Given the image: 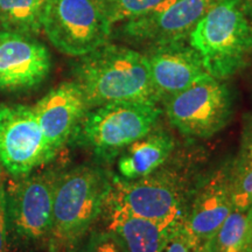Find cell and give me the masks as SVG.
<instances>
[{"mask_svg": "<svg viewBox=\"0 0 252 252\" xmlns=\"http://www.w3.org/2000/svg\"><path fill=\"white\" fill-rule=\"evenodd\" d=\"M32 108L47 141L56 153L72 140L90 110L83 91L75 81L63 82Z\"/></svg>", "mask_w": 252, "mask_h": 252, "instance_id": "obj_12", "label": "cell"}, {"mask_svg": "<svg viewBox=\"0 0 252 252\" xmlns=\"http://www.w3.org/2000/svg\"><path fill=\"white\" fill-rule=\"evenodd\" d=\"M251 250H252V243H251Z\"/></svg>", "mask_w": 252, "mask_h": 252, "instance_id": "obj_29", "label": "cell"}, {"mask_svg": "<svg viewBox=\"0 0 252 252\" xmlns=\"http://www.w3.org/2000/svg\"><path fill=\"white\" fill-rule=\"evenodd\" d=\"M231 198L236 209L252 206V171L231 175Z\"/></svg>", "mask_w": 252, "mask_h": 252, "instance_id": "obj_21", "label": "cell"}, {"mask_svg": "<svg viewBox=\"0 0 252 252\" xmlns=\"http://www.w3.org/2000/svg\"><path fill=\"white\" fill-rule=\"evenodd\" d=\"M210 76L224 81L247 67L252 56V21L242 0H216L189 35Z\"/></svg>", "mask_w": 252, "mask_h": 252, "instance_id": "obj_3", "label": "cell"}, {"mask_svg": "<svg viewBox=\"0 0 252 252\" xmlns=\"http://www.w3.org/2000/svg\"><path fill=\"white\" fill-rule=\"evenodd\" d=\"M197 250L198 248L195 247L181 222L172 231L171 237L161 252H197Z\"/></svg>", "mask_w": 252, "mask_h": 252, "instance_id": "obj_23", "label": "cell"}, {"mask_svg": "<svg viewBox=\"0 0 252 252\" xmlns=\"http://www.w3.org/2000/svg\"><path fill=\"white\" fill-rule=\"evenodd\" d=\"M232 209L230 163L203 182L182 222L195 247L200 248L213 239Z\"/></svg>", "mask_w": 252, "mask_h": 252, "instance_id": "obj_14", "label": "cell"}, {"mask_svg": "<svg viewBox=\"0 0 252 252\" xmlns=\"http://www.w3.org/2000/svg\"><path fill=\"white\" fill-rule=\"evenodd\" d=\"M216 0H162L125 21V35L152 46L186 40Z\"/></svg>", "mask_w": 252, "mask_h": 252, "instance_id": "obj_10", "label": "cell"}, {"mask_svg": "<svg viewBox=\"0 0 252 252\" xmlns=\"http://www.w3.org/2000/svg\"><path fill=\"white\" fill-rule=\"evenodd\" d=\"M74 75L90 109L123 100L159 103L146 55L127 47L106 42L81 56Z\"/></svg>", "mask_w": 252, "mask_h": 252, "instance_id": "obj_1", "label": "cell"}, {"mask_svg": "<svg viewBox=\"0 0 252 252\" xmlns=\"http://www.w3.org/2000/svg\"><path fill=\"white\" fill-rule=\"evenodd\" d=\"M112 25L131 20L162 0H96Z\"/></svg>", "mask_w": 252, "mask_h": 252, "instance_id": "obj_19", "label": "cell"}, {"mask_svg": "<svg viewBox=\"0 0 252 252\" xmlns=\"http://www.w3.org/2000/svg\"><path fill=\"white\" fill-rule=\"evenodd\" d=\"M197 252H220V251L217 250L215 244H214L213 239H210V241H208L207 243L201 245V247L198 248Z\"/></svg>", "mask_w": 252, "mask_h": 252, "instance_id": "obj_25", "label": "cell"}, {"mask_svg": "<svg viewBox=\"0 0 252 252\" xmlns=\"http://www.w3.org/2000/svg\"><path fill=\"white\" fill-rule=\"evenodd\" d=\"M220 252H247L252 243V206L234 209L213 238Z\"/></svg>", "mask_w": 252, "mask_h": 252, "instance_id": "obj_18", "label": "cell"}, {"mask_svg": "<svg viewBox=\"0 0 252 252\" xmlns=\"http://www.w3.org/2000/svg\"><path fill=\"white\" fill-rule=\"evenodd\" d=\"M52 58L35 36L0 31V90L25 91L48 77Z\"/></svg>", "mask_w": 252, "mask_h": 252, "instance_id": "obj_11", "label": "cell"}, {"mask_svg": "<svg viewBox=\"0 0 252 252\" xmlns=\"http://www.w3.org/2000/svg\"><path fill=\"white\" fill-rule=\"evenodd\" d=\"M111 180L103 168L80 165L61 172L56 182L49 250L74 248L105 209Z\"/></svg>", "mask_w": 252, "mask_h": 252, "instance_id": "obj_2", "label": "cell"}, {"mask_svg": "<svg viewBox=\"0 0 252 252\" xmlns=\"http://www.w3.org/2000/svg\"><path fill=\"white\" fill-rule=\"evenodd\" d=\"M55 156L32 106H0V165L6 172L27 175Z\"/></svg>", "mask_w": 252, "mask_h": 252, "instance_id": "obj_9", "label": "cell"}, {"mask_svg": "<svg viewBox=\"0 0 252 252\" xmlns=\"http://www.w3.org/2000/svg\"><path fill=\"white\" fill-rule=\"evenodd\" d=\"M249 171H252V113L244 119L237 157L231 162V175L243 174Z\"/></svg>", "mask_w": 252, "mask_h": 252, "instance_id": "obj_20", "label": "cell"}, {"mask_svg": "<svg viewBox=\"0 0 252 252\" xmlns=\"http://www.w3.org/2000/svg\"><path fill=\"white\" fill-rule=\"evenodd\" d=\"M169 123L186 137L210 138L229 124L234 112L231 91L207 75L163 100Z\"/></svg>", "mask_w": 252, "mask_h": 252, "instance_id": "obj_7", "label": "cell"}, {"mask_svg": "<svg viewBox=\"0 0 252 252\" xmlns=\"http://www.w3.org/2000/svg\"><path fill=\"white\" fill-rule=\"evenodd\" d=\"M161 115L158 103L123 100L90 109L71 141L103 160H112L146 135Z\"/></svg>", "mask_w": 252, "mask_h": 252, "instance_id": "obj_4", "label": "cell"}, {"mask_svg": "<svg viewBox=\"0 0 252 252\" xmlns=\"http://www.w3.org/2000/svg\"><path fill=\"white\" fill-rule=\"evenodd\" d=\"M152 47L146 58L159 102L209 75L197 50L186 40Z\"/></svg>", "mask_w": 252, "mask_h": 252, "instance_id": "obj_13", "label": "cell"}, {"mask_svg": "<svg viewBox=\"0 0 252 252\" xmlns=\"http://www.w3.org/2000/svg\"><path fill=\"white\" fill-rule=\"evenodd\" d=\"M2 167H1V165H0V186H1L2 184H4V182H2V180H1V174H2Z\"/></svg>", "mask_w": 252, "mask_h": 252, "instance_id": "obj_27", "label": "cell"}, {"mask_svg": "<svg viewBox=\"0 0 252 252\" xmlns=\"http://www.w3.org/2000/svg\"><path fill=\"white\" fill-rule=\"evenodd\" d=\"M242 5L249 19L252 21V0H242Z\"/></svg>", "mask_w": 252, "mask_h": 252, "instance_id": "obj_26", "label": "cell"}, {"mask_svg": "<svg viewBox=\"0 0 252 252\" xmlns=\"http://www.w3.org/2000/svg\"><path fill=\"white\" fill-rule=\"evenodd\" d=\"M173 150L174 139L168 132L152 130L119 154V175L125 180H135L152 174L165 163Z\"/></svg>", "mask_w": 252, "mask_h": 252, "instance_id": "obj_16", "label": "cell"}, {"mask_svg": "<svg viewBox=\"0 0 252 252\" xmlns=\"http://www.w3.org/2000/svg\"><path fill=\"white\" fill-rule=\"evenodd\" d=\"M48 0H0V28L36 36Z\"/></svg>", "mask_w": 252, "mask_h": 252, "instance_id": "obj_17", "label": "cell"}, {"mask_svg": "<svg viewBox=\"0 0 252 252\" xmlns=\"http://www.w3.org/2000/svg\"><path fill=\"white\" fill-rule=\"evenodd\" d=\"M105 208L109 210L108 230L118 238L123 252H161L178 225L154 222L115 207Z\"/></svg>", "mask_w": 252, "mask_h": 252, "instance_id": "obj_15", "label": "cell"}, {"mask_svg": "<svg viewBox=\"0 0 252 252\" xmlns=\"http://www.w3.org/2000/svg\"><path fill=\"white\" fill-rule=\"evenodd\" d=\"M106 207L166 225L179 224L185 220L184 189L174 176L168 174L152 173L135 180L115 176Z\"/></svg>", "mask_w": 252, "mask_h": 252, "instance_id": "obj_8", "label": "cell"}, {"mask_svg": "<svg viewBox=\"0 0 252 252\" xmlns=\"http://www.w3.org/2000/svg\"><path fill=\"white\" fill-rule=\"evenodd\" d=\"M112 24L96 0H48L42 32L62 54L81 58L109 42Z\"/></svg>", "mask_w": 252, "mask_h": 252, "instance_id": "obj_6", "label": "cell"}, {"mask_svg": "<svg viewBox=\"0 0 252 252\" xmlns=\"http://www.w3.org/2000/svg\"><path fill=\"white\" fill-rule=\"evenodd\" d=\"M60 173L56 169L32 172L5 187L11 243L26 248L48 243Z\"/></svg>", "mask_w": 252, "mask_h": 252, "instance_id": "obj_5", "label": "cell"}, {"mask_svg": "<svg viewBox=\"0 0 252 252\" xmlns=\"http://www.w3.org/2000/svg\"><path fill=\"white\" fill-rule=\"evenodd\" d=\"M80 252H123L118 238L110 230L94 232Z\"/></svg>", "mask_w": 252, "mask_h": 252, "instance_id": "obj_22", "label": "cell"}, {"mask_svg": "<svg viewBox=\"0 0 252 252\" xmlns=\"http://www.w3.org/2000/svg\"><path fill=\"white\" fill-rule=\"evenodd\" d=\"M9 231L7 216H6L5 186H0V252H9Z\"/></svg>", "mask_w": 252, "mask_h": 252, "instance_id": "obj_24", "label": "cell"}, {"mask_svg": "<svg viewBox=\"0 0 252 252\" xmlns=\"http://www.w3.org/2000/svg\"><path fill=\"white\" fill-rule=\"evenodd\" d=\"M247 252H252V250H251V249H250V250H249V251H247Z\"/></svg>", "mask_w": 252, "mask_h": 252, "instance_id": "obj_28", "label": "cell"}]
</instances>
